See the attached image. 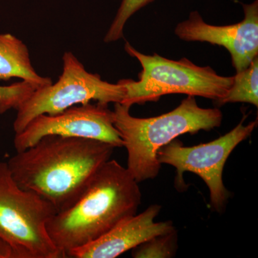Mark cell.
Wrapping results in <instances>:
<instances>
[{"mask_svg": "<svg viewBox=\"0 0 258 258\" xmlns=\"http://www.w3.org/2000/svg\"><path fill=\"white\" fill-rule=\"evenodd\" d=\"M115 148L96 139L47 135L7 164L19 186L41 197L57 213L80 198Z\"/></svg>", "mask_w": 258, "mask_h": 258, "instance_id": "obj_1", "label": "cell"}, {"mask_svg": "<svg viewBox=\"0 0 258 258\" xmlns=\"http://www.w3.org/2000/svg\"><path fill=\"white\" fill-rule=\"evenodd\" d=\"M141 203L139 183L127 168L110 159L69 208L51 217L47 232L62 257H68L135 215Z\"/></svg>", "mask_w": 258, "mask_h": 258, "instance_id": "obj_2", "label": "cell"}, {"mask_svg": "<svg viewBox=\"0 0 258 258\" xmlns=\"http://www.w3.org/2000/svg\"><path fill=\"white\" fill-rule=\"evenodd\" d=\"M114 104L113 125L127 151V169L138 183L159 175L157 153L161 147L183 134L194 135L222 124L221 111L201 108L193 96H187L173 111L152 118L134 117L131 107Z\"/></svg>", "mask_w": 258, "mask_h": 258, "instance_id": "obj_3", "label": "cell"}, {"mask_svg": "<svg viewBox=\"0 0 258 258\" xmlns=\"http://www.w3.org/2000/svg\"><path fill=\"white\" fill-rule=\"evenodd\" d=\"M125 50L140 62L142 71L139 81L120 80L125 88L121 104L132 107L159 101L168 94H186L220 101L227 94L234 76H222L210 66L200 67L187 58L173 60L155 53L144 55L129 42Z\"/></svg>", "mask_w": 258, "mask_h": 258, "instance_id": "obj_4", "label": "cell"}, {"mask_svg": "<svg viewBox=\"0 0 258 258\" xmlns=\"http://www.w3.org/2000/svg\"><path fill=\"white\" fill-rule=\"evenodd\" d=\"M56 213L46 200L22 189L0 162V238L11 246L13 258H62L47 230Z\"/></svg>", "mask_w": 258, "mask_h": 258, "instance_id": "obj_5", "label": "cell"}, {"mask_svg": "<svg viewBox=\"0 0 258 258\" xmlns=\"http://www.w3.org/2000/svg\"><path fill=\"white\" fill-rule=\"evenodd\" d=\"M62 73L55 83L37 88L17 109L13 123L15 134L20 133L35 117L53 115L76 105L96 101L100 104L123 101L125 88L120 81L111 83L98 74H91L72 52L62 56Z\"/></svg>", "mask_w": 258, "mask_h": 258, "instance_id": "obj_6", "label": "cell"}, {"mask_svg": "<svg viewBox=\"0 0 258 258\" xmlns=\"http://www.w3.org/2000/svg\"><path fill=\"white\" fill-rule=\"evenodd\" d=\"M244 119L245 117L230 132L208 143L185 147L174 139L159 149L157 153L159 163L176 168L174 186L178 191H185L187 187L183 178L184 173H195L208 186L213 210L219 213L224 211L231 196L222 179L224 166L231 153L250 137L257 125V120L244 125Z\"/></svg>", "mask_w": 258, "mask_h": 258, "instance_id": "obj_7", "label": "cell"}, {"mask_svg": "<svg viewBox=\"0 0 258 258\" xmlns=\"http://www.w3.org/2000/svg\"><path fill=\"white\" fill-rule=\"evenodd\" d=\"M47 135L96 139L115 148L123 147L113 125V111L108 105L98 103L76 105L56 114L35 117L21 132L15 134V149L17 152L25 150Z\"/></svg>", "mask_w": 258, "mask_h": 258, "instance_id": "obj_8", "label": "cell"}, {"mask_svg": "<svg viewBox=\"0 0 258 258\" xmlns=\"http://www.w3.org/2000/svg\"><path fill=\"white\" fill-rule=\"evenodd\" d=\"M244 19L234 25L217 26L204 21L198 12L176 25L175 35L186 42H205L225 47L237 73L258 56V1L243 5Z\"/></svg>", "mask_w": 258, "mask_h": 258, "instance_id": "obj_9", "label": "cell"}, {"mask_svg": "<svg viewBox=\"0 0 258 258\" xmlns=\"http://www.w3.org/2000/svg\"><path fill=\"white\" fill-rule=\"evenodd\" d=\"M160 205H152L139 215L125 219L109 232L91 243L74 249L69 257L114 258L152 238L175 230L171 221L155 222Z\"/></svg>", "mask_w": 258, "mask_h": 258, "instance_id": "obj_10", "label": "cell"}, {"mask_svg": "<svg viewBox=\"0 0 258 258\" xmlns=\"http://www.w3.org/2000/svg\"><path fill=\"white\" fill-rule=\"evenodd\" d=\"M18 78L43 87L52 84L50 78L37 74L32 66L30 52L21 40L10 33L0 34V81Z\"/></svg>", "mask_w": 258, "mask_h": 258, "instance_id": "obj_11", "label": "cell"}, {"mask_svg": "<svg viewBox=\"0 0 258 258\" xmlns=\"http://www.w3.org/2000/svg\"><path fill=\"white\" fill-rule=\"evenodd\" d=\"M248 103L258 106V56L244 71L237 73L227 94L215 102L221 106L228 103Z\"/></svg>", "mask_w": 258, "mask_h": 258, "instance_id": "obj_12", "label": "cell"}, {"mask_svg": "<svg viewBox=\"0 0 258 258\" xmlns=\"http://www.w3.org/2000/svg\"><path fill=\"white\" fill-rule=\"evenodd\" d=\"M176 230L154 236L136 247L132 250L134 258H171L174 257L178 248Z\"/></svg>", "mask_w": 258, "mask_h": 258, "instance_id": "obj_13", "label": "cell"}, {"mask_svg": "<svg viewBox=\"0 0 258 258\" xmlns=\"http://www.w3.org/2000/svg\"><path fill=\"white\" fill-rule=\"evenodd\" d=\"M154 0H122L121 4L113 23L105 35L104 42L110 43L120 40L123 36L125 23L132 15Z\"/></svg>", "mask_w": 258, "mask_h": 258, "instance_id": "obj_14", "label": "cell"}, {"mask_svg": "<svg viewBox=\"0 0 258 258\" xmlns=\"http://www.w3.org/2000/svg\"><path fill=\"white\" fill-rule=\"evenodd\" d=\"M37 88L36 85L25 81L10 86H0V114L12 108L18 109Z\"/></svg>", "mask_w": 258, "mask_h": 258, "instance_id": "obj_15", "label": "cell"}, {"mask_svg": "<svg viewBox=\"0 0 258 258\" xmlns=\"http://www.w3.org/2000/svg\"><path fill=\"white\" fill-rule=\"evenodd\" d=\"M0 258H13V251L11 246L0 238Z\"/></svg>", "mask_w": 258, "mask_h": 258, "instance_id": "obj_16", "label": "cell"}]
</instances>
